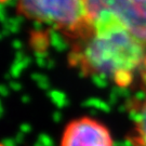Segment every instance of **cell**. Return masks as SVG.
<instances>
[{
    "label": "cell",
    "instance_id": "5",
    "mask_svg": "<svg viewBox=\"0 0 146 146\" xmlns=\"http://www.w3.org/2000/svg\"><path fill=\"white\" fill-rule=\"evenodd\" d=\"M135 84L139 89L129 102L132 129L128 140L132 146H146V63Z\"/></svg>",
    "mask_w": 146,
    "mask_h": 146
},
{
    "label": "cell",
    "instance_id": "2",
    "mask_svg": "<svg viewBox=\"0 0 146 146\" xmlns=\"http://www.w3.org/2000/svg\"><path fill=\"white\" fill-rule=\"evenodd\" d=\"M16 10L31 21L53 27L72 42L92 31L84 0H17Z\"/></svg>",
    "mask_w": 146,
    "mask_h": 146
},
{
    "label": "cell",
    "instance_id": "4",
    "mask_svg": "<svg viewBox=\"0 0 146 146\" xmlns=\"http://www.w3.org/2000/svg\"><path fill=\"white\" fill-rule=\"evenodd\" d=\"M60 146H114V141L104 123L91 117H80L64 128Z\"/></svg>",
    "mask_w": 146,
    "mask_h": 146
},
{
    "label": "cell",
    "instance_id": "3",
    "mask_svg": "<svg viewBox=\"0 0 146 146\" xmlns=\"http://www.w3.org/2000/svg\"><path fill=\"white\" fill-rule=\"evenodd\" d=\"M91 25L115 23L146 44V0H84Z\"/></svg>",
    "mask_w": 146,
    "mask_h": 146
},
{
    "label": "cell",
    "instance_id": "1",
    "mask_svg": "<svg viewBox=\"0 0 146 146\" xmlns=\"http://www.w3.org/2000/svg\"><path fill=\"white\" fill-rule=\"evenodd\" d=\"M69 63L88 77H101L120 87L136 82L146 63V44L115 23L98 25L72 42Z\"/></svg>",
    "mask_w": 146,
    "mask_h": 146
}]
</instances>
